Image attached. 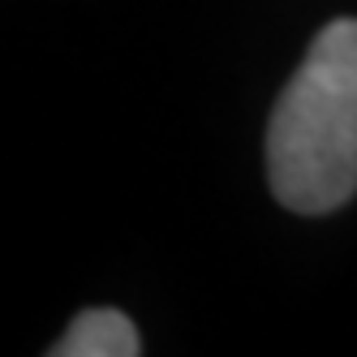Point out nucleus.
<instances>
[{
  "label": "nucleus",
  "mask_w": 357,
  "mask_h": 357,
  "mask_svg": "<svg viewBox=\"0 0 357 357\" xmlns=\"http://www.w3.org/2000/svg\"><path fill=\"white\" fill-rule=\"evenodd\" d=\"M267 181L297 215H327L357 194V17L327 22L280 91Z\"/></svg>",
  "instance_id": "f257e3e1"
},
{
  "label": "nucleus",
  "mask_w": 357,
  "mask_h": 357,
  "mask_svg": "<svg viewBox=\"0 0 357 357\" xmlns=\"http://www.w3.org/2000/svg\"><path fill=\"white\" fill-rule=\"evenodd\" d=\"M138 349V327L121 310H82L52 344L56 357H134Z\"/></svg>",
  "instance_id": "f03ea898"
}]
</instances>
